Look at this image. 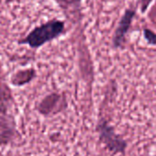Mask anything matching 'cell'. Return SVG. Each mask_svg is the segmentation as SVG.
Masks as SVG:
<instances>
[{"mask_svg":"<svg viewBox=\"0 0 156 156\" xmlns=\"http://www.w3.org/2000/svg\"><path fill=\"white\" fill-rule=\"evenodd\" d=\"M144 36H145V39L149 41V43L153 44V45L156 44V34L155 33H153L152 31H151L149 30H145Z\"/></svg>","mask_w":156,"mask_h":156,"instance_id":"cell-7","label":"cell"},{"mask_svg":"<svg viewBox=\"0 0 156 156\" xmlns=\"http://www.w3.org/2000/svg\"><path fill=\"white\" fill-rule=\"evenodd\" d=\"M33 76H34V72L32 70L22 71V72L17 73L16 77L18 78V79L16 81H13V83L17 84V85H22V84L30 81Z\"/></svg>","mask_w":156,"mask_h":156,"instance_id":"cell-6","label":"cell"},{"mask_svg":"<svg viewBox=\"0 0 156 156\" xmlns=\"http://www.w3.org/2000/svg\"><path fill=\"white\" fill-rule=\"evenodd\" d=\"M67 108L65 98L58 94H51L44 98L38 105L37 110L40 114L45 117L54 116Z\"/></svg>","mask_w":156,"mask_h":156,"instance_id":"cell-4","label":"cell"},{"mask_svg":"<svg viewBox=\"0 0 156 156\" xmlns=\"http://www.w3.org/2000/svg\"><path fill=\"white\" fill-rule=\"evenodd\" d=\"M56 1L62 6H71L73 5L74 3H78L79 0H56Z\"/></svg>","mask_w":156,"mask_h":156,"instance_id":"cell-8","label":"cell"},{"mask_svg":"<svg viewBox=\"0 0 156 156\" xmlns=\"http://www.w3.org/2000/svg\"><path fill=\"white\" fill-rule=\"evenodd\" d=\"M97 132L99 141L105 148L113 154L124 153L127 148V141L119 134L116 133L114 128L105 119L98 120L97 125Z\"/></svg>","mask_w":156,"mask_h":156,"instance_id":"cell-3","label":"cell"},{"mask_svg":"<svg viewBox=\"0 0 156 156\" xmlns=\"http://www.w3.org/2000/svg\"><path fill=\"white\" fill-rule=\"evenodd\" d=\"M135 15V11L134 10H127L124 14V16L122 17L119 27L116 30V33L114 35V39H113V45L115 47H119L125 39V35L128 32V30L131 24L132 19Z\"/></svg>","mask_w":156,"mask_h":156,"instance_id":"cell-5","label":"cell"},{"mask_svg":"<svg viewBox=\"0 0 156 156\" xmlns=\"http://www.w3.org/2000/svg\"><path fill=\"white\" fill-rule=\"evenodd\" d=\"M64 31V23L59 20L50 21L35 28L20 43L28 44L31 48H39L62 35Z\"/></svg>","mask_w":156,"mask_h":156,"instance_id":"cell-2","label":"cell"},{"mask_svg":"<svg viewBox=\"0 0 156 156\" xmlns=\"http://www.w3.org/2000/svg\"><path fill=\"white\" fill-rule=\"evenodd\" d=\"M151 2V0H141V11L142 12H144L147 9Z\"/></svg>","mask_w":156,"mask_h":156,"instance_id":"cell-9","label":"cell"},{"mask_svg":"<svg viewBox=\"0 0 156 156\" xmlns=\"http://www.w3.org/2000/svg\"><path fill=\"white\" fill-rule=\"evenodd\" d=\"M15 100L0 67V147L15 144L21 139L16 119Z\"/></svg>","mask_w":156,"mask_h":156,"instance_id":"cell-1","label":"cell"}]
</instances>
